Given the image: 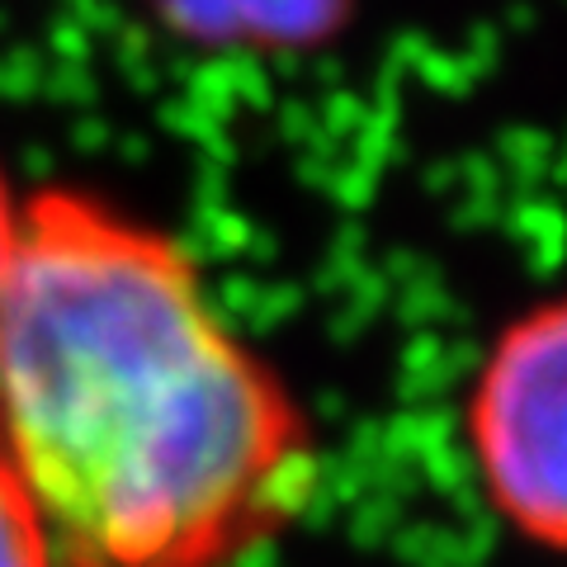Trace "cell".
<instances>
[{
  "label": "cell",
  "mask_w": 567,
  "mask_h": 567,
  "mask_svg": "<svg viewBox=\"0 0 567 567\" xmlns=\"http://www.w3.org/2000/svg\"><path fill=\"white\" fill-rule=\"evenodd\" d=\"M0 454L58 567H233L289 525L317 468L308 406L189 246L76 185L20 213Z\"/></svg>",
  "instance_id": "obj_1"
},
{
  "label": "cell",
  "mask_w": 567,
  "mask_h": 567,
  "mask_svg": "<svg viewBox=\"0 0 567 567\" xmlns=\"http://www.w3.org/2000/svg\"><path fill=\"white\" fill-rule=\"evenodd\" d=\"M458 425L496 520L567 558V293L535 298L492 336Z\"/></svg>",
  "instance_id": "obj_2"
},
{
  "label": "cell",
  "mask_w": 567,
  "mask_h": 567,
  "mask_svg": "<svg viewBox=\"0 0 567 567\" xmlns=\"http://www.w3.org/2000/svg\"><path fill=\"white\" fill-rule=\"evenodd\" d=\"M20 213H24V199L14 194L6 166H0V284H6L10 260H14V246H20Z\"/></svg>",
  "instance_id": "obj_4"
},
{
  "label": "cell",
  "mask_w": 567,
  "mask_h": 567,
  "mask_svg": "<svg viewBox=\"0 0 567 567\" xmlns=\"http://www.w3.org/2000/svg\"><path fill=\"white\" fill-rule=\"evenodd\" d=\"M0 567H58L48 525L6 454H0Z\"/></svg>",
  "instance_id": "obj_3"
}]
</instances>
